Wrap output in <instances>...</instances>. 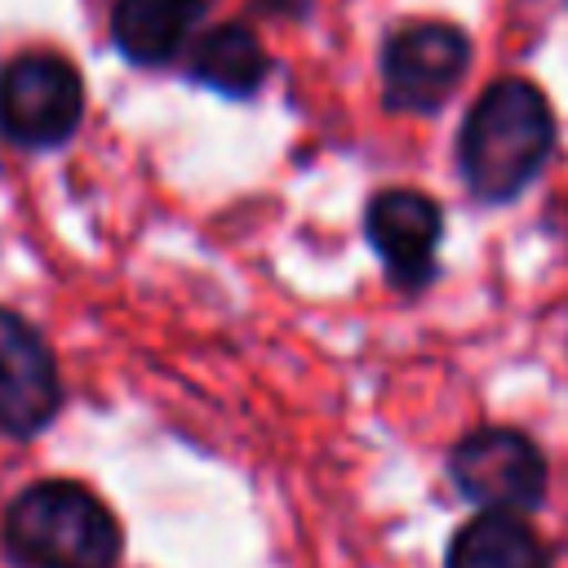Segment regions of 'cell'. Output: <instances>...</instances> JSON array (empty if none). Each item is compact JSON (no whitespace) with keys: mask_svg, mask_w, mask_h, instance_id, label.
Segmentation results:
<instances>
[{"mask_svg":"<svg viewBox=\"0 0 568 568\" xmlns=\"http://www.w3.org/2000/svg\"><path fill=\"white\" fill-rule=\"evenodd\" d=\"M364 226H368V244L382 253V262L399 288L417 293L435 275V248H439L444 217L430 195L390 186V191L373 195Z\"/></svg>","mask_w":568,"mask_h":568,"instance_id":"7","label":"cell"},{"mask_svg":"<svg viewBox=\"0 0 568 568\" xmlns=\"http://www.w3.org/2000/svg\"><path fill=\"white\" fill-rule=\"evenodd\" d=\"M550 146L555 115L541 89L528 80H493L462 124L457 164L466 186L479 200L497 204L528 186V178L546 164Z\"/></svg>","mask_w":568,"mask_h":568,"instance_id":"1","label":"cell"},{"mask_svg":"<svg viewBox=\"0 0 568 568\" xmlns=\"http://www.w3.org/2000/svg\"><path fill=\"white\" fill-rule=\"evenodd\" d=\"M253 4H262V9H271V13H280V18H302L315 0H253Z\"/></svg>","mask_w":568,"mask_h":568,"instance_id":"11","label":"cell"},{"mask_svg":"<svg viewBox=\"0 0 568 568\" xmlns=\"http://www.w3.org/2000/svg\"><path fill=\"white\" fill-rule=\"evenodd\" d=\"M448 470L462 497H470L484 510L519 515L546 497V462L537 444L510 426H479L462 435L448 453Z\"/></svg>","mask_w":568,"mask_h":568,"instance_id":"3","label":"cell"},{"mask_svg":"<svg viewBox=\"0 0 568 568\" xmlns=\"http://www.w3.org/2000/svg\"><path fill=\"white\" fill-rule=\"evenodd\" d=\"M470 67V40L453 22H413L386 40L382 84L399 111H439Z\"/></svg>","mask_w":568,"mask_h":568,"instance_id":"5","label":"cell"},{"mask_svg":"<svg viewBox=\"0 0 568 568\" xmlns=\"http://www.w3.org/2000/svg\"><path fill=\"white\" fill-rule=\"evenodd\" d=\"M84 115L80 71L58 53H22L0 71V129L22 146H58Z\"/></svg>","mask_w":568,"mask_h":568,"instance_id":"4","label":"cell"},{"mask_svg":"<svg viewBox=\"0 0 568 568\" xmlns=\"http://www.w3.org/2000/svg\"><path fill=\"white\" fill-rule=\"evenodd\" d=\"M266 71H271V62H266L257 36L240 22L213 27L191 53V75L217 93H231V98H248L266 80Z\"/></svg>","mask_w":568,"mask_h":568,"instance_id":"10","label":"cell"},{"mask_svg":"<svg viewBox=\"0 0 568 568\" xmlns=\"http://www.w3.org/2000/svg\"><path fill=\"white\" fill-rule=\"evenodd\" d=\"M448 568H550V555L519 515L484 510L457 528Z\"/></svg>","mask_w":568,"mask_h":568,"instance_id":"9","label":"cell"},{"mask_svg":"<svg viewBox=\"0 0 568 568\" xmlns=\"http://www.w3.org/2000/svg\"><path fill=\"white\" fill-rule=\"evenodd\" d=\"M4 550L22 568H115L120 524L84 484L44 479L9 506Z\"/></svg>","mask_w":568,"mask_h":568,"instance_id":"2","label":"cell"},{"mask_svg":"<svg viewBox=\"0 0 568 568\" xmlns=\"http://www.w3.org/2000/svg\"><path fill=\"white\" fill-rule=\"evenodd\" d=\"M204 9L209 0H115L111 40L129 62L160 67L186 44Z\"/></svg>","mask_w":568,"mask_h":568,"instance_id":"8","label":"cell"},{"mask_svg":"<svg viewBox=\"0 0 568 568\" xmlns=\"http://www.w3.org/2000/svg\"><path fill=\"white\" fill-rule=\"evenodd\" d=\"M62 404L58 364L44 337L0 306V435H36Z\"/></svg>","mask_w":568,"mask_h":568,"instance_id":"6","label":"cell"}]
</instances>
